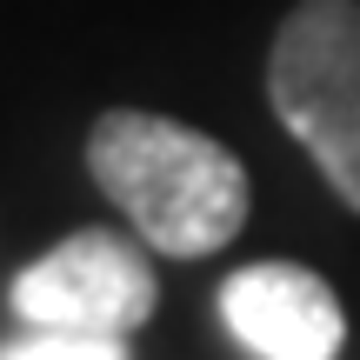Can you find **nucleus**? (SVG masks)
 Here are the masks:
<instances>
[{
  "label": "nucleus",
  "instance_id": "obj_1",
  "mask_svg": "<svg viewBox=\"0 0 360 360\" xmlns=\"http://www.w3.org/2000/svg\"><path fill=\"white\" fill-rule=\"evenodd\" d=\"M87 174L134 220V233L174 260L227 247L247 220V167L200 127H180L167 114H101L87 134Z\"/></svg>",
  "mask_w": 360,
  "mask_h": 360
},
{
  "label": "nucleus",
  "instance_id": "obj_2",
  "mask_svg": "<svg viewBox=\"0 0 360 360\" xmlns=\"http://www.w3.org/2000/svg\"><path fill=\"white\" fill-rule=\"evenodd\" d=\"M281 127L360 214V0H300L267 60Z\"/></svg>",
  "mask_w": 360,
  "mask_h": 360
},
{
  "label": "nucleus",
  "instance_id": "obj_3",
  "mask_svg": "<svg viewBox=\"0 0 360 360\" xmlns=\"http://www.w3.org/2000/svg\"><path fill=\"white\" fill-rule=\"evenodd\" d=\"M154 260L107 227H80L47 260L13 274V314L27 327H67V334H114L134 340L154 321Z\"/></svg>",
  "mask_w": 360,
  "mask_h": 360
},
{
  "label": "nucleus",
  "instance_id": "obj_4",
  "mask_svg": "<svg viewBox=\"0 0 360 360\" xmlns=\"http://www.w3.org/2000/svg\"><path fill=\"white\" fill-rule=\"evenodd\" d=\"M220 321L254 360H334L347 340V314L334 287L294 260H260V267L227 274Z\"/></svg>",
  "mask_w": 360,
  "mask_h": 360
},
{
  "label": "nucleus",
  "instance_id": "obj_5",
  "mask_svg": "<svg viewBox=\"0 0 360 360\" xmlns=\"http://www.w3.org/2000/svg\"><path fill=\"white\" fill-rule=\"evenodd\" d=\"M0 360H134L127 340L114 334H67V327H27V334H13Z\"/></svg>",
  "mask_w": 360,
  "mask_h": 360
}]
</instances>
